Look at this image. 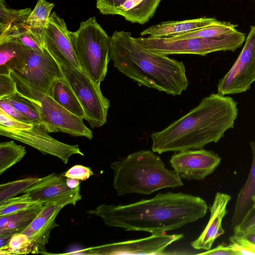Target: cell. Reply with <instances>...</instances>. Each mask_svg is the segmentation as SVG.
<instances>
[{"label": "cell", "instance_id": "83f0119b", "mask_svg": "<svg viewBox=\"0 0 255 255\" xmlns=\"http://www.w3.org/2000/svg\"><path fill=\"white\" fill-rule=\"evenodd\" d=\"M54 5V3L46 0H38L27 19L28 26L36 29L43 30Z\"/></svg>", "mask_w": 255, "mask_h": 255}, {"label": "cell", "instance_id": "4fadbf2b", "mask_svg": "<svg viewBox=\"0 0 255 255\" xmlns=\"http://www.w3.org/2000/svg\"><path fill=\"white\" fill-rule=\"evenodd\" d=\"M43 48L60 66L80 67L71 39L70 31L64 20L53 12L41 33Z\"/></svg>", "mask_w": 255, "mask_h": 255}, {"label": "cell", "instance_id": "5b68a950", "mask_svg": "<svg viewBox=\"0 0 255 255\" xmlns=\"http://www.w3.org/2000/svg\"><path fill=\"white\" fill-rule=\"evenodd\" d=\"M70 36L81 69L94 82L101 84L106 77L111 60V36L95 16L81 22L76 31H70Z\"/></svg>", "mask_w": 255, "mask_h": 255}, {"label": "cell", "instance_id": "277c9868", "mask_svg": "<svg viewBox=\"0 0 255 255\" xmlns=\"http://www.w3.org/2000/svg\"><path fill=\"white\" fill-rule=\"evenodd\" d=\"M113 186L117 194L149 195L167 188L183 185L181 178L167 169L161 158L149 150H140L113 162Z\"/></svg>", "mask_w": 255, "mask_h": 255}, {"label": "cell", "instance_id": "1f68e13d", "mask_svg": "<svg viewBox=\"0 0 255 255\" xmlns=\"http://www.w3.org/2000/svg\"><path fill=\"white\" fill-rule=\"evenodd\" d=\"M230 241L237 255H255V243L245 237L234 234L230 237Z\"/></svg>", "mask_w": 255, "mask_h": 255}, {"label": "cell", "instance_id": "ac0fdd59", "mask_svg": "<svg viewBox=\"0 0 255 255\" xmlns=\"http://www.w3.org/2000/svg\"><path fill=\"white\" fill-rule=\"evenodd\" d=\"M31 12L29 7L11 8L4 0H0V43L32 29L27 24Z\"/></svg>", "mask_w": 255, "mask_h": 255}, {"label": "cell", "instance_id": "7a4b0ae2", "mask_svg": "<svg viewBox=\"0 0 255 255\" xmlns=\"http://www.w3.org/2000/svg\"><path fill=\"white\" fill-rule=\"evenodd\" d=\"M238 114L237 103L231 97L211 94L165 128L152 133V151L179 152L216 143L234 128Z\"/></svg>", "mask_w": 255, "mask_h": 255}, {"label": "cell", "instance_id": "30bf717a", "mask_svg": "<svg viewBox=\"0 0 255 255\" xmlns=\"http://www.w3.org/2000/svg\"><path fill=\"white\" fill-rule=\"evenodd\" d=\"M255 81V25H253L237 60L230 70L219 80L218 93L225 96L245 92Z\"/></svg>", "mask_w": 255, "mask_h": 255}, {"label": "cell", "instance_id": "8992f818", "mask_svg": "<svg viewBox=\"0 0 255 255\" xmlns=\"http://www.w3.org/2000/svg\"><path fill=\"white\" fill-rule=\"evenodd\" d=\"M10 75L16 83L17 91L36 109L40 124L48 133L61 132L90 139L93 138V132L85 125L83 119L68 112L50 96L33 87L16 73L11 71Z\"/></svg>", "mask_w": 255, "mask_h": 255}, {"label": "cell", "instance_id": "e0dca14e", "mask_svg": "<svg viewBox=\"0 0 255 255\" xmlns=\"http://www.w3.org/2000/svg\"><path fill=\"white\" fill-rule=\"evenodd\" d=\"M231 199L227 194L221 192L216 194L213 204L209 208L210 217L207 226L199 237L191 243L193 249L209 250L216 239L224 234L222 222L227 213L226 208Z\"/></svg>", "mask_w": 255, "mask_h": 255}, {"label": "cell", "instance_id": "44dd1931", "mask_svg": "<svg viewBox=\"0 0 255 255\" xmlns=\"http://www.w3.org/2000/svg\"><path fill=\"white\" fill-rule=\"evenodd\" d=\"M252 154V166L248 179L238 194L231 220V227L238 225L249 211L254 207L255 197V143L250 141Z\"/></svg>", "mask_w": 255, "mask_h": 255}, {"label": "cell", "instance_id": "9c48e42d", "mask_svg": "<svg viewBox=\"0 0 255 255\" xmlns=\"http://www.w3.org/2000/svg\"><path fill=\"white\" fill-rule=\"evenodd\" d=\"M81 198L79 186L48 200L30 225L21 232L28 236L39 253L47 254L45 246L48 243L51 232L58 226L56 218L61 210L67 205H75Z\"/></svg>", "mask_w": 255, "mask_h": 255}, {"label": "cell", "instance_id": "f1b7e54d", "mask_svg": "<svg viewBox=\"0 0 255 255\" xmlns=\"http://www.w3.org/2000/svg\"><path fill=\"white\" fill-rule=\"evenodd\" d=\"M40 178L29 177L16 180L0 185V204L14 197L37 182Z\"/></svg>", "mask_w": 255, "mask_h": 255}, {"label": "cell", "instance_id": "60d3db41", "mask_svg": "<svg viewBox=\"0 0 255 255\" xmlns=\"http://www.w3.org/2000/svg\"><path fill=\"white\" fill-rule=\"evenodd\" d=\"M250 241L255 243V229L248 234L246 236L244 237Z\"/></svg>", "mask_w": 255, "mask_h": 255}, {"label": "cell", "instance_id": "3957f363", "mask_svg": "<svg viewBox=\"0 0 255 255\" xmlns=\"http://www.w3.org/2000/svg\"><path fill=\"white\" fill-rule=\"evenodd\" d=\"M110 58L120 72L139 86L177 96L189 85L182 61L145 48L133 40L130 32H114L111 36Z\"/></svg>", "mask_w": 255, "mask_h": 255}, {"label": "cell", "instance_id": "f546056e", "mask_svg": "<svg viewBox=\"0 0 255 255\" xmlns=\"http://www.w3.org/2000/svg\"><path fill=\"white\" fill-rule=\"evenodd\" d=\"M18 112L26 117L32 124H40V119L38 112L33 104L17 93L8 97L4 98Z\"/></svg>", "mask_w": 255, "mask_h": 255}, {"label": "cell", "instance_id": "7402d4cb", "mask_svg": "<svg viewBox=\"0 0 255 255\" xmlns=\"http://www.w3.org/2000/svg\"><path fill=\"white\" fill-rule=\"evenodd\" d=\"M25 62V46L12 42L0 44V74H10L13 71L20 75Z\"/></svg>", "mask_w": 255, "mask_h": 255}, {"label": "cell", "instance_id": "e575fe53", "mask_svg": "<svg viewBox=\"0 0 255 255\" xmlns=\"http://www.w3.org/2000/svg\"><path fill=\"white\" fill-rule=\"evenodd\" d=\"M63 174L67 178L84 181L93 175L94 173L91 169L88 167L81 165H76L69 169Z\"/></svg>", "mask_w": 255, "mask_h": 255}, {"label": "cell", "instance_id": "4dcf8cb0", "mask_svg": "<svg viewBox=\"0 0 255 255\" xmlns=\"http://www.w3.org/2000/svg\"><path fill=\"white\" fill-rule=\"evenodd\" d=\"M43 203L45 202L26 200L21 195L14 197L0 204V216L30 209Z\"/></svg>", "mask_w": 255, "mask_h": 255}, {"label": "cell", "instance_id": "d6a6232c", "mask_svg": "<svg viewBox=\"0 0 255 255\" xmlns=\"http://www.w3.org/2000/svg\"><path fill=\"white\" fill-rule=\"evenodd\" d=\"M255 229V208H252L241 222L233 228L234 234L245 237Z\"/></svg>", "mask_w": 255, "mask_h": 255}, {"label": "cell", "instance_id": "4316f807", "mask_svg": "<svg viewBox=\"0 0 255 255\" xmlns=\"http://www.w3.org/2000/svg\"><path fill=\"white\" fill-rule=\"evenodd\" d=\"M38 254V251L28 236L22 233L12 235L8 243L0 248V255Z\"/></svg>", "mask_w": 255, "mask_h": 255}, {"label": "cell", "instance_id": "f35d334b", "mask_svg": "<svg viewBox=\"0 0 255 255\" xmlns=\"http://www.w3.org/2000/svg\"><path fill=\"white\" fill-rule=\"evenodd\" d=\"M66 185L70 189H73L80 186V181L79 180L71 178H66Z\"/></svg>", "mask_w": 255, "mask_h": 255}, {"label": "cell", "instance_id": "836d02e7", "mask_svg": "<svg viewBox=\"0 0 255 255\" xmlns=\"http://www.w3.org/2000/svg\"><path fill=\"white\" fill-rule=\"evenodd\" d=\"M17 93L16 83L10 74H0V99Z\"/></svg>", "mask_w": 255, "mask_h": 255}, {"label": "cell", "instance_id": "d590c367", "mask_svg": "<svg viewBox=\"0 0 255 255\" xmlns=\"http://www.w3.org/2000/svg\"><path fill=\"white\" fill-rule=\"evenodd\" d=\"M32 124H27L18 121L11 117L0 108V126L9 128H30Z\"/></svg>", "mask_w": 255, "mask_h": 255}, {"label": "cell", "instance_id": "2e32d148", "mask_svg": "<svg viewBox=\"0 0 255 255\" xmlns=\"http://www.w3.org/2000/svg\"><path fill=\"white\" fill-rule=\"evenodd\" d=\"M161 0H96L105 15H120L132 23L144 24L154 15Z\"/></svg>", "mask_w": 255, "mask_h": 255}, {"label": "cell", "instance_id": "9a60e30c", "mask_svg": "<svg viewBox=\"0 0 255 255\" xmlns=\"http://www.w3.org/2000/svg\"><path fill=\"white\" fill-rule=\"evenodd\" d=\"M221 161L217 153L202 148L179 151L171 156L169 162L181 178L201 180L212 173Z\"/></svg>", "mask_w": 255, "mask_h": 255}, {"label": "cell", "instance_id": "ab89813d", "mask_svg": "<svg viewBox=\"0 0 255 255\" xmlns=\"http://www.w3.org/2000/svg\"><path fill=\"white\" fill-rule=\"evenodd\" d=\"M12 235L9 234H3L0 235V248L6 245L11 237Z\"/></svg>", "mask_w": 255, "mask_h": 255}, {"label": "cell", "instance_id": "cb8c5ba5", "mask_svg": "<svg viewBox=\"0 0 255 255\" xmlns=\"http://www.w3.org/2000/svg\"><path fill=\"white\" fill-rule=\"evenodd\" d=\"M49 96L70 113L85 120L83 109L64 78L54 81L50 88Z\"/></svg>", "mask_w": 255, "mask_h": 255}, {"label": "cell", "instance_id": "6da1fadb", "mask_svg": "<svg viewBox=\"0 0 255 255\" xmlns=\"http://www.w3.org/2000/svg\"><path fill=\"white\" fill-rule=\"evenodd\" d=\"M207 209L200 197L168 192L127 205L101 204L87 213L100 217L109 227L157 234L194 222L204 217Z\"/></svg>", "mask_w": 255, "mask_h": 255}, {"label": "cell", "instance_id": "74e56055", "mask_svg": "<svg viewBox=\"0 0 255 255\" xmlns=\"http://www.w3.org/2000/svg\"><path fill=\"white\" fill-rule=\"evenodd\" d=\"M199 255H237V253L233 247L230 245H219L214 249L206 251Z\"/></svg>", "mask_w": 255, "mask_h": 255}, {"label": "cell", "instance_id": "b9f144b4", "mask_svg": "<svg viewBox=\"0 0 255 255\" xmlns=\"http://www.w3.org/2000/svg\"><path fill=\"white\" fill-rule=\"evenodd\" d=\"M254 207L255 208V197L253 198Z\"/></svg>", "mask_w": 255, "mask_h": 255}, {"label": "cell", "instance_id": "8fae6325", "mask_svg": "<svg viewBox=\"0 0 255 255\" xmlns=\"http://www.w3.org/2000/svg\"><path fill=\"white\" fill-rule=\"evenodd\" d=\"M0 134L34 147L44 154L56 156L66 164L71 156H84L78 145H70L51 136L40 124H32L26 128H9L0 126Z\"/></svg>", "mask_w": 255, "mask_h": 255}, {"label": "cell", "instance_id": "d4e9b609", "mask_svg": "<svg viewBox=\"0 0 255 255\" xmlns=\"http://www.w3.org/2000/svg\"><path fill=\"white\" fill-rule=\"evenodd\" d=\"M237 25L231 22L218 21L217 22L172 37L173 39L189 38H211L222 36L237 30Z\"/></svg>", "mask_w": 255, "mask_h": 255}, {"label": "cell", "instance_id": "52a82bcc", "mask_svg": "<svg viewBox=\"0 0 255 255\" xmlns=\"http://www.w3.org/2000/svg\"><path fill=\"white\" fill-rule=\"evenodd\" d=\"M133 40L145 48L156 53L195 54L205 56L217 51H235L246 39L245 34L237 30L231 33L211 38L173 39L150 37H133Z\"/></svg>", "mask_w": 255, "mask_h": 255}, {"label": "cell", "instance_id": "ba28073f", "mask_svg": "<svg viewBox=\"0 0 255 255\" xmlns=\"http://www.w3.org/2000/svg\"><path fill=\"white\" fill-rule=\"evenodd\" d=\"M64 78L73 90L93 128L106 123L110 101L102 94L100 84L94 82L83 70L60 66Z\"/></svg>", "mask_w": 255, "mask_h": 255}, {"label": "cell", "instance_id": "7c38bea8", "mask_svg": "<svg viewBox=\"0 0 255 255\" xmlns=\"http://www.w3.org/2000/svg\"><path fill=\"white\" fill-rule=\"evenodd\" d=\"M184 238L183 234L168 235L166 233L151 234L149 237L103 245L87 248L90 255H166L165 249Z\"/></svg>", "mask_w": 255, "mask_h": 255}, {"label": "cell", "instance_id": "ffe728a7", "mask_svg": "<svg viewBox=\"0 0 255 255\" xmlns=\"http://www.w3.org/2000/svg\"><path fill=\"white\" fill-rule=\"evenodd\" d=\"M64 174H50L39 180L23 192L28 201L46 202L71 189L66 185Z\"/></svg>", "mask_w": 255, "mask_h": 255}, {"label": "cell", "instance_id": "8d00e7d4", "mask_svg": "<svg viewBox=\"0 0 255 255\" xmlns=\"http://www.w3.org/2000/svg\"><path fill=\"white\" fill-rule=\"evenodd\" d=\"M0 108L18 121L27 124H32L26 117L16 110L10 103L5 99H0Z\"/></svg>", "mask_w": 255, "mask_h": 255}, {"label": "cell", "instance_id": "484cf974", "mask_svg": "<svg viewBox=\"0 0 255 255\" xmlns=\"http://www.w3.org/2000/svg\"><path fill=\"white\" fill-rule=\"evenodd\" d=\"M25 147L16 144L13 141L0 143V175L15 164L25 156Z\"/></svg>", "mask_w": 255, "mask_h": 255}, {"label": "cell", "instance_id": "d6986e66", "mask_svg": "<svg viewBox=\"0 0 255 255\" xmlns=\"http://www.w3.org/2000/svg\"><path fill=\"white\" fill-rule=\"evenodd\" d=\"M217 19L203 17L180 21H168L153 25L143 30L140 35L154 38H169L213 24Z\"/></svg>", "mask_w": 255, "mask_h": 255}, {"label": "cell", "instance_id": "5bb4252c", "mask_svg": "<svg viewBox=\"0 0 255 255\" xmlns=\"http://www.w3.org/2000/svg\"><path fill=\"white\" fill-rule=\"evenodd\" d=\"M24 68L19 75L33 87L49 95L55 80L64 78L60 65L45 50L43 53L25 46Z\"/></svg>", "mask_w": 255, "mask_h": 255}, {"label": "cell", "instance_id": "603a6c76", "mask_svg": "<svg viewBox=\"0 0 255 255\" xmlns=\"http://www.w3.org/2000/svg\"><path fill=\"white\" fill-rule=\"evenodd\" d=\"M46 202L30 209L0 216V235H12L21 233L42 210Z\"/></svg>", "mask_w": 255, "mask_h": 255}]
</instances>
